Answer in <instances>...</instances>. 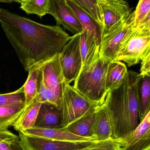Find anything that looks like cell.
I'll list each match as a JSON object with an SVG mask.
<instances>
[{
    "mask_svg": "<svg viewBox=\"0 0 150 150\" xmlns=\"http://www.w3.org/2000/svg\"><path fill=\"white\" fill-rule=\"evenodd\" d=\"M41 65L34 66L28 71L27 80L23 85L25 98L24 108L31 105L38 95Z\"/></svg>",
    "mask_w": 150,
    "mask_h": 150,
    "instance_id": "20",
    "label": "cell"
},
{
    "mask_svg": "<svg viewBox=\"0 0 150 150\" xmlns=\"http://www.w3.org/2000/svg\"><path fill=\"white\" fill-rule=\"evenodd\" d=\"M134 27V13H131L125 23L113 32L103 38L100 45V57L111 62L114 61L124 40Z\"/></svg>",
    "mask_w": 150,
    "mask_h": 150,
    "instance_id": "9",
    "label": "cell"
},
{
    "mask_svg": "<svg viewBox=\"0 0 150 150\" xmlns=\"http://www.w3.org/2000/svg\"><path fill=\"white\" fill-rule=\"evenodd\" d=\"M18 3H20V1H23V0H18Z\"/></svg>",
    "mask_w": 150,
    "mask_h": 150,
    "instance_id": "33",
    "label": "cell"
},
{
    "mask_svg": "<svg viewBox=\"0 0 150 150\" xmlns=\"http://www.w3.org/2000/svg\"><path fill=\"white\" fill-rule=\"evenodd\" d=\"M21 132L26 135L57 141L70 142H94L90 138L81 137L73 134L67 129V128H43L33 127Z\"/></svg>",
    "mask_w": 150,
    "mask_h": 150,
    "instance_id": "13",
    "label": "cell"
},
{
    "mask_svg": "<svg viewBox=\"0 0 150 150\" xmlns=\"http://www.w3.org/2000/svg\"><path fill=\"white\" fill-rule=\"evenodd\" d=\"M61 110L49 102L41 104L34 127L43 128H61Z\"/></svg>",
    "mask_w": 150,
    "mask_h": 150,
    "instance_id": "14",
    "label": "cell"
},
{
    "mask_svg": "<svg viewBox=\"0 0 150 150\" xmlns=\"http://www.w3.org/2000/svg\"><path fill=\"white\" fill-rule=\"evenodd\" d=\"M98 1L103 21V38L123 24L133 11L126 0Z\"/></svg>",
    "mask_w": 150,
    "mask_h": 150,
    "instance_id": "6",
    "label": "cell"
},
{
    "mask_svg": "<svg viewBox=\"0 0 150 150\" xmlns=\"http://www.w3.org/2000/svg\"><path fill=\"white\" fill-rule=\"evenodd\" d=\"M111 62L100 56L92 64L82 69L74 81L75 89L100 106L104 104L106 97V76Z\"/></svg>",
    "mask_w": 150,
    "mask_h": 150,
    "instance_id": "3",
    "label": "cell"
},
{
    "mask_svg": "<svg viewBox=\"0 0 150 150\" xmlns=\"http://www.w3.org/2000/svg\"><path fill=\"white\" fill-rule=\"evenodd\" d=\"M144 77L129 70L117 88L107 93L104 105L112 129V137L118 139L134 130L139 122V91Z\"/></svg>",
    "mask_w": 150,
    "mask_h": 150,
    "instance_id": "2",
    "label": "cell"
},
{
    "mask_svg": "<svg viewBox=\"0 0 150 150\" xmlns=\"http://www.w3.org/2000/svg\"><path fill=\"white\" fill-rule=\"evenodd\" d=\"M100 106L83 96L70 84L64 81L63 82L61 128L67 127L77 120L96 112Z\"/></svg>",
    "mask_w": 150,
    "mask_h": 150,
    "instance_id": "4",
    "label": "cell"
},
{
    "mask_svg": "<svg viewBox=\"0 0 150 150\" xmlns=\"http://www.w3.org/2000/svg\"><path fill=\"white\" fill-rule=\"evenodd\" d=\"M97 111L77 120L66 128L73 134L81 137L91 139L90 133L95 120Z\"/></svg>",
    "mask_w": 150,
    "mask_h": 150,
    "instance_id": "22",
    "label": "cell"
},
{
    "mask_svg": "<svg viewBox=\"0 0 150 150\" xmlns=\"http://www.w3.org/2000/svg\"><path fill=\"white\" fill-rule=\"evenodd\" d=\"M16 141H4L0 142V150H11V146Z\"/></svg>",
    "mask_w": 150,
    "mask_h": 150,
    "instance_id": "31",
    "label": "cell"
},
{
    "mask_svg": "<svg viewBox=\"0 0 150 150\" xmlns=\"http://www.w3.org/2000/svg\"><path fill=\"white\" fill-rule=\"evenodd\" d=\"M59 54L42 63L40 69L44 85L54 93L61 109L64 78L59 61Z\"/></svg>",
    "mask_w": 150,
    "mask_h": 150,
    "instance_id": "11",
    "label": "cell"
},
{
    "mask_svg": "<svg viewBox=\"0 0 150 150\" xmlns=\"http://www.w3.org/2000/svg\"><path fill=\"white\" fill-rule=\"evenodd\" d=\"M134 28L150 25V0H139L134 11Z\"/></svg>",
    "mask_w": 150,
    "mask_h": 150,
    "instance_id": "25",
    "label": "cell"
},
{
    "mask_svg": "<svg viewBox=\"0 0 150 150\" xmlns=\"http://www.w3.org/2000/svg\"><path fill=\"white\" fill-rule=\"evenodd\" d=\"M24 109V105L0 106V129H8L13 126Z\"/></svg>",
    "mask_w": 150,
    "mask_h": 150,
    "instance_id": "21",
    "label": "cell"
},
{
    "mask_svg": "<svg viewBox=\"0 0 150 150\" xmlns=\"http://www.w3.org/2000/svg\"><path fill=\"white\" fill-rule=\"evenodd\" d=\"M150 76L144 77L140 83L139 91V117L141 121L150 112Z\"/></svg>",
    "mask_w": 150,
    "mask_h": 150,
    "instance_id": "23",
    "label": "cell"
},
{
    "mask_svg": "<svg viewBox=\"0 0 150 150\" xmlns=\"http://www.w3.org/2000/svg\"><path fill=\"white\" fill-rule=\"evenodd\" d=\"M50 0H23L20 8L28 14H34L41 18L48 14Z\"/></svg>",
    "mask_w": 150,
    "mask_h": 150,
    "instance_id": "24",
    "label": "cell"
},
{
    "mask_svg": "<svg viewBox=\"0 0 150 150\" xmlns=\"http://www.w3.org/2000/svg\"><path fill=\"white\" fill-rule=\"evenodd\" d=\"M127 66L119 61L111 62L108 65L105 80L106 93L117 88L128 73Z\"/></svg>",
    "mask_w": 150,
    "mask_h": 150,
    "instance_id": "18",
    "label": "cell"
},
{
    "mask_svg": "<svg viewBox=\"0 0 150 150\" xmlns=\"http://www.w3.org/2000/svg\"><path fill=\"white\" fill-rule=\"evenodd\" d=\"M81 150H122L118 139L110 137L106 140L94 142Z\"/></svg>",
    "mask_w": 150,
    "mask_h": 150,
    "instance_id": "29",
    "label": "cell"
},
{
    "mask_svg": "<svg viewBox=\"0 0 150 150\" xmlns=\"http://www.w3.org/2000/svg\"><path fill=\"white\" fill-rule=\"evenodd\" d=\"M25 100L23 86L15 91L0 94V106L8 105H24Z\"/></svg>",
    "mask_w": 150,
    "mask_h": 150,
    "instance_id": "27",
    "label": "cell"
},
{
    "mask_svg": "<svg viewBox=\"0 0 150 150\" xmlns=\"http://www.w3.org/2000/svg\"><path fill=\"white\" fill-rule=\"evenodd\" d=\"M18 144L23 150H81L94 142L57 141L26 135L19 132Z\"/></svg>",
    "mask_w": 150,
    "mask_h": 150,
    "instance_id": "8",
    "label": "cell"
},
{
    "mask_svg": "<svg viewBox=\"0 0 150 150\" xmlns=\"http://www.w3.org/2000/svg\"><path fill=\"white\" fill-rule=\"evenodd\" d=\"M36 98L41 103L49 102L51 104H53L57 106L59 109H61L54 93L52 91L46 87L44 85L42 81L41 69L38 90V95Z\"/></svg>",
    "mask_w": 150,
    "mask_h": 150,
    "instance_id": "28",
    "label": "cell"
},
{
    "mask_svg": "<svg viewBox=\"0 0 150 150\" xmlns=\"http://www.w3.org/2000/svg\"><path fill=\"white\" fill-rule=\"evenodd\" d=\"M48 14L54 18L57 25H61L73 34L82 31L81 23L66 0H50Z\"/></svg>",
    "mask_w": 150,
    "mask_h": 150,
    "instance_id": "12",
    "label": "cell"
},
{
    "mask_svg": "<svg viewBox=\"0 0 150 150\" xmlns=\"http://www.w3.org/2000/svg\"><path fill=\"white\" fill-rule=\"evenodd\" d=\"M99 48L100 46L95 39L86 31L83 30L80 33V52L82 58L80 71L92 64L100 57Z\"/></svg>",
    "mask_w": 150,
    "mask_h": 150,
    "instance_id": "17",
    "label": "cell"
},
{
    "mask_svg": "<svg viewBox=\"0 0 150 150\" xmlns=\"http://www.w3.org/2000/svg\"><path fill=\"white\" fill-rule=\"evenodd\" d=\"M118 140L122 150H150V112L134 130Z\"/></svg>",
    "mask_w": 150,
    "mask_h": 150,
    "instance_id": "10",
    "label": "cell"
},
{
    "mask_svg": "<svg viewBox=\"0 0 150 150\" xmlns=\"http://www.w3.org/2000/svg\"><path fill=\"white\" fill-rule=\"evenodd\" d=\"M141 62L140 74L143 77L150 76V52L147 54Z\"/></svg>",
    "mask_w": 150,
    "mask_h": 150,
    "instance_id": "30",
    "label": "cell"
},
{
    "mask_svg": "<svg viewBox=\"0 0 150 150\" xmlns=\"http://www.w3.org/2000/svg\"><path fill=\"white\" fill-rule=\"evenodd\" d=\"M90 136L94 142L103 141L112 137V127L104 104L100 106L96 112Z\"/></svg>",
    "mask_w": 150,
    "mask_h": 150,
    "instance_id": "16",
    "label": "cell"
},
{
    "mask_svg": "<svg viewBox=\"0 0 150 150\" xmlns=\"http://www.w3.org/2000/svg\"><path fill=\"white\" fill-rule=\"evenodd\" d=\"M83 8L102 27V16L98 0H72Z\"/></svg>",
    "mask_w": 150,
    "mask_h": 150,
    "instance_id": "26",
    "label": "cell"
},
{
    "mask_svg": "<svg viewBox=\"0 0 150 150\" xmlns=\"http://www.w3.org/2000/svg\"><path fill=\"white\" fill-rule=\"evenodd\" d=\"M150 52V25L134 27L122 45L114 61L136 65Z\"/></svg>",
    "mask_w": 150,
    "mask_h": 150,
    "instance_id": "5",
    "label": "cell"
},
{
    "mask_svg": "<svg viewBox=\"0 0 150 150\" xmlns=\"http://www.w3.org/2000/svg\"><path fill=\"white\" fill-rule=\"evenodd\" d=\"M59 61L64 81L70 84L77 77L82 66L80 33L71 36L59 54Z\"/></svg>",
    "mask_w": 150,
    "mask_h": 150,
    "instance_id": "7",
    "label": "cell"
},
{
    "mask_svg": "<svg viewBox=\"0 0 150 150\" xmlns=\"http://www.w3.org/2000/svg\"><path fill=\"white\" fill-rule=\"evenodd\" d=\"M13 2H16L18 3V0H0V2L7 3H10Z\"/></svg>",
    "mask_w": 150,
    "mask_h": 150,
    "instance_id": "32",
    "label": "cell"
},
{
    "mask_svg": "<svg viewBox=\"0 0 150 150\" xmlns=\"http://www.w3.org/2000/svg\"><path fill=\"white\" fill-rule=\"evenodd\" d=\"M0 23L27 72L60 53L71 38L60 25L39 23L1 8Z\"/></svg>",
    "mask_w": 150,
    "mask_h": 150,
    "instance_id": "1",
    "label": "cell"
},
{
    "mask_svg": "<svg viewBox=\"0 0 150 150\" xmlns=\"http://www.w3.org/2000/svg\"><path fill=\"white\" fill-rule=\"evenodd\" d=\"M66 2L79 20L82 30H84L89 33L100 46L102 39V29L100 25L74 1L66 0Z\"/></svg>",
    "mask_w": 150,
    "mask_h": 150,
    "instance_id": "15",
    "label": "cell"
},
{
    "mask_svg": "<svg viewBox=\"0 0 150 150\" xmlns=\"http://www.w3.org/2000/svg\"><path fill=\"white\" fill-rule=\"evenodd\" d=\"M41 104L36 98L31 105L25 108L13 124L14 129L18 132H22L34 127Z\"/></svg>",
    "mask_w": 150,
    "mask_h": 150,
    "instance_id": "19",
    "label": "cell"
}]
</instances>
